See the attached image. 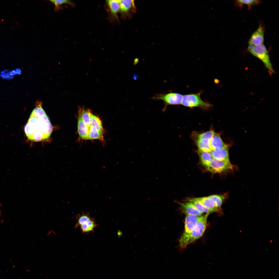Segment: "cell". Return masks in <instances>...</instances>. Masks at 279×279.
I'll return each instance as SVG.
<instances>
[{
    "label": "cell",
    "mask_w": 279,
    "mask_h": 279,
    "mask_svg": "<svg viewBox=\"0 0 279 279\" xmlns=\"http://www.w3.org/2000/svg\"><path fill=\"white\" fill-rule=\"evenodd\" d=\"M183 95L177 93L170 92L157 94L152 97L155 100H162L165 104L164 110H165L167 106L181 104Z\"/></svg>",
    "instance_id": "cell-8"
},
{
    "label": "cell",
    "mask_w": 279,
    "mask_h": 279,
    "mask_svg": "<svg viewBox=\"0 0 279 279\" xmlns=\"http://www.w3.org/2000/svg\"><path fill=\"white\" fill-rule=\"evenodd\" d=\"M210 213L203 215L201 219L192 230L188 239L187 245L192 243L201 237L203 235L206 228L207 220Z\"/></svg>",
    "instance_id": "cell-7"
},
{
    "label": "cell",
    "mask_w": 279,
    "mask_h": 279,
    "mask_svg": "<svg viewBox=\"0 0 279 279\" xmlns=\"http://www.w3.org/2000/svg\"><path fill=\"white\" fill-rule=\"evenodd\" d=\"M78 129L79 137L81 138L84 140H89V127L84 123L79 115Z\"/></svg>",
    "instance_id": "cell-12"
},
{
    "label": "cell",
    "mask_w": 279,
    "mask_h": 279,
    "mask_svg": "<svg viewBox=\"0 0 279 279\" xmlns=\"http://www.w3.org/2000/svg\"><path fill=\"white\" fill-rule=\"evenodd\" d=\"M260 3V1L257 0H239L236 1V4L239 7L245 5L250 8L252 6L258 4Z\"/></svg>",
    "instance_id": "cell-24"
},
{
    "label": "cell",
    "mask_w": 279,
    "mask_h": 279,
    "mask_svg": "<svg viewBox=\"0 0 279 279\" xmlns=\"http://www.w3.org/2000/svg\"><path fill=\"white\" fill-rule=\"evenodd\" d=\"M49 1L54 4L56 9H58L60 6L65 4L72 6L74 5L71 1L68 0H51Z\"/></svg>",
    "instance_id": "cell-25"
},
{
    "label": "cell",
    "mask_w": 279,
    "mask_h": 279,
    "mask_svg": "<svg viewBox=\"0 0 279 279\" xmlns=\"http://www.w3.org/2000/svg\"><path fill=\"white\" fill-rule=\"evenodd\" d=\"M187 201L191 202L197 209L202 213H210L214 212L221 213V211L217 209L210 208L206 207L195 198H188Z\"/></svg>",
    "instance_id": "cell-14"
},
{
    "label": "cell",
    "mask_w": 279,
    "mask_h": 279,
    "mask_svg": "<svg viewBox=\"0 0 279 279\" xmlns=\"http://www.w3.org/2000/svg\"><path fill=\"white\" fill-rule=\"evenodd\" d=\"M89 140L98 139L104 141L103 134L100 132L94 127L90 125L89 133Z\"/></svg>",
    "instance_id": "cell-20"
},
{
    "label": "cell",
    "mask_w": 279,
    "mask_h": 279,
    "mask_svg": "<svg viewBox=\"0 0 279 279\" xmlns=\"http://www.w3.org/2000/svg\"><path fill=\"white\" fill-rule=\"evenodd\" d=\"M107 2L111 14L117 18V13L120 11V0H109Z\"/></svg>",
    "instance_id": "cell-17"
},
{
    "label": "cell",
    "mask_w": 279,
    "mask_h": 279,
    "mask_svg": "<svg viewBox=\"0 0 279 279\" xmlns=\"http://www.w3.org/2000/svg\"><path fill=\"white\" fill-rule=\"evenodd\" d=\"M177 203L180 205V210L186 215L200 216L203 214L198 210L190 202L187 201L184 203L177 202Z\"/></svg>",
    "instance_id": "cell-10"
},
{
    "label": "cell",
    "mask_w": 279,
    "mask_h": 279,
    "mask_svg": "<svg viewBox=\"0 0 279 279\" xmlns=\"http://www.w3.org/2000/svg\"><path fill=\"white\" fill-rule=\"evenodd\" d=\"M228 194L213 195L210 196L213 200L216 208L221 211V207L223 201L227 198Z\"/></svg>",
    "instance_id": "cell-23"
},
{
    "label": "cell",
    "mask_w": 279,
    "mask_h": 279,
    "mask_svg": "<svg viewBox=\"0 0 279 279\" xmlns=\"http://www.w3.org/2000/svg\"><path fill=\"white\" fill-rule=\"evenodd\" d=\"M181 104L189 107H199L206 109L212 105L203 100L200 96V93L191 94L183 95Z\"/></svg>",
    "instance_id": "cell-4"
},
{
    "label": "cell",
    "mask_w": 279,
    "mask_h": 279,
    "mask_svg": "<svg viewBox=\"0 0 279 279\" xmlns=\"http://www.w3.org/2000/svg\"><path fill=\"white\" fill-rule=\"evenodd\" d=\"M90 125L95 127L100 133L103 134V129L101 121L97 116L90 114Z\"/></svg>",
    "instance_id": "cell-22"
},
{
    "label": "cell",
    "mask_w": 279,
    "mask_h": 279,
    "mask_svg": "<svg viewBox=\"0 0 279 279\" xmlns=\"http://www.w3.org/2000/svg\"><path fill=\"white\" fill-rule=\"evenodd\" d=\"M210 143L212 150L219 149L229 145L223 142L220 134L215 133L210 140Z\"/></svg>",
    "instance_id": "cell-13"
},
{
    "label": "cell",
    "mask_w": 279,
    "mask_h": 279,
    "mask_svg": "<svg viewBox=\"0 0 279 279\" xmlns=\"http://www.w3.org/2000/svg\"><path fill=\"white\" fill-rule=\"evenodd\" d=\"M206 207L212 209H216L220 211L216 207L213 199L210 196L195 198Z\"/></svg>",
    "instance_id": "cell-19"
},
{
    "label": "cell",
    "mask_w": 279,
    "mask_h": 279,
    "mask_svg": "<svg viewBox=\"0 0 279 279\" xmlns=\"http://www.w3.org/2000/svg\"><path fill=\"white\" fill-rule=\"evenodd\" d=\"M206 167L209 171L213 173L233 172L237 168L236 166L232 164L230 161L213 158Z\"/></svg>",
    "instance_id": "cell-6"
},
{
    "label": "cell",
    "mask_w": 279,
    "mask_h": 279,
    "mask_svg": "<svg viewBox=\"0 0 279 279\" xmlns=\"http://www.w3.org/2000/svg\"><path fill=\"white\" fill-rule=\"evenodd\" d=\"M203 216V215L200 216H186L185 219L184 230L179 240V246L181 248H184L187 246L188 239L189 235L201 219Z\"/></svg>",
    "instance_id": "cell-3"
},
{
    "label": "cell",
    "mask_w": 279,
    "mask_h": 279,
    "mask_svg": "<svg viewBox=\"0 0 279 279\" xmlns=\"http://www.w3.org/2000/svg\"><path fill=\"white\" fill-rule=\"evenodd\" d=\"M91 111L83 107L79 108L78 115H80L84 123L89 127L90 123Z\"/></svg>",
    "instance_id": "cell-18"
},
{
    "label": "cell",
    "mask_w": 279,
    "mask_h": 279,
    "mask_svg": "<svg viewBox=\"0 0 279 279\" xmlns=\"http://www.w3.org/2000/svg\"><path fill=\"white\" fill-rule=\"evenodd\" d=\"M264 29L260 24L257 30L253 33L248 42L249 46H257L263 44Z\"/></svg>",
    "instance_id": "cell-9"
},
{
    "label": "cell",
    "mask_w": 279,
    "mask_h": 279,
    "mask_svg": "<svg viewBox=\"0 0 279 279\" xmlns=\"http://www.w3.org/2000/svg\"><path fill=\"white\" fill-rule=\"evenodd\" d=\"M215 132L212 130H210L199 134L198 139H206L209 140L213 136Z\"/></svg>",
    "instance_id": "cell-26"
},
{
    "label": "cell",
    "mask_w": 279,
    "mask_h": 279,
    "mask_svg": "<svg viewBox=\"0 0 279 279\" xmlns=\"http://www.w3.org/2000/svg\"><path fill=\"white\" fill-rule=\"evenodd\" d=\"M52 129V125L42 108V103L37 102L24 126L26 135L31 141H42L49 137Z\"/></svg>",
    "instance_id": "cell-1"
},
{
    "label": "cell",
    "mask_w": 279,
    "mask_h": 279,
    "mask_svg": "<svg viewBox=\"0 0 279 279\" xmlns=\"http://www.w3.org/2000/svg\"><path fill=\"white\" fill-rule=\"evenodd\" d=\"M197 153L202 164L205 167L210 164L213 159L211 152L198 149Z\"/></svg>",
    "instance_id": "cell-16"
},
{
    "label": "cell",
    "mask_w": 279,
    "mask_h": 279,
    "mask_svg": "<svg viewBox=\"0 0 279 279\" xmlns=\"http://www.w3.org/2000/svg\"><path fill=\"white\" fill-rule=\"evenodd\" d=\"M229 145L219 149L212 150L211 152L213 159L230 161L228 150Z\"/></svg>",
    "instance_id": "cell-11"
},
{
    "label": "cell",
    "mask_w": 279,
    "mask_h": 279,
    "mask_svg": "<svg viewBox=\"0 0 279 279\" xmlns=\"http://www.w3.org/2000/svg\"><path fill=\"white\" fill-rule=\"evenodd\" d=\"M135 7L134 1L132 0H120L119 11L124 15L128 14L130 10L135 11Z\"/></svg>",
    "instance_id": "cell-15"
},
{
    "label": "cell",
    "mask_w": 279,
    "mask_h": 279,
    "mask_svg": "<svg viewBox=\"0 0 279 279\" xmlns=\"http://www.w3.org/2000/svg\"><path fill=\"white\" fill-rule=\"evenodd\" d=\"M97 226L95 220L91 217L89 213H82L77 216V222L75 227H80L81 230L83 233L93 231Z\"/></svg>",
    "instance_id": "cell-5"
},
{
    "label": "cell",
    "mask_w": 279,
    "mask_h": 279,
    "mask_svg": "<svg viewBox=\"0 0 279 279\" xmlns=\"http://www.w3.org/2000/svg\"><path fill=\"white\" fill-rule=\"evenodd\" d=\"M196 145L199 150L211 152V148L210 140L206 139H198L196 141Z\"/></svg>",
    "instance_id": "cell-21"
},
{
    "label": "cell",
    "mask_w": 279,
    "mask_h": 279,
    "mask_svg": "<svg viewBox=\"0 0 279 279\" xmlns=\"http://www.w3.org/2000/svg\"><path fill=\"white\" fill-rule=\"evenodd\" d=\"M247 50L251 53L262 61L270 74L275 72L268 52L263 44L257 46H249Z\"/></svg>",
    "instance_id": "cell-2"
}]
</instances>
